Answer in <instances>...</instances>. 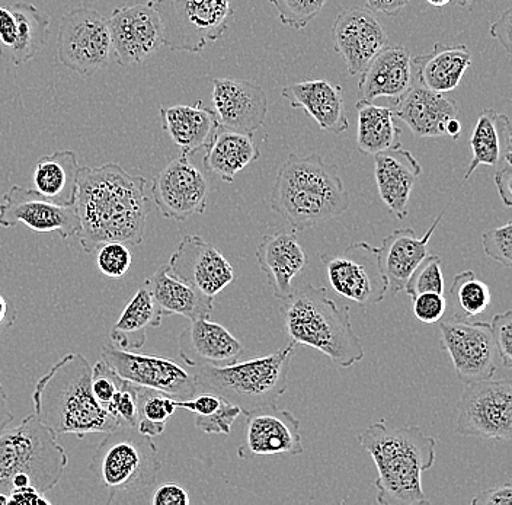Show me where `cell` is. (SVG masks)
Masks as SVG:
<instances>
[{"label": "cell", "mask_w": 512, "mask_h": 505, "mask_svg": "<svg viewBox=\"0 0 512 505\" xmlns=\"http://www.w3.org/2000/svg\"><path fill=\"white\" fill-rule=\"evenodd\" d=\"M11 11L16 21V41L9 54L14 65L22 66L46 46L50 17L27 2H15Z\"/></svg>", "instance_id": "8d00e7d4"}, {"label": "cell", "mask_w": 512, "mask_h": 505, "mask_svg": "<svg viewBox=\"0 0 512 505\" xmlns=\"http://www.w3.org/2000/svg\"><path fill=\"white\" fill-rule=\"evenodd\" d=\"M512 504V485L511 482L498 485V487L488 488L480 491L473 497L472 505H511Z\"/></svg>", "instance_id": "816d5d0a"}, {"label": "cell", "mask_w": 512, "mask_h": 505, "mask_svg": "<svg viewBox=\"0 0 512 505\" xmlns=\"http://www.w3.org/2000/svg\"><path fill=\"white\" fill-rule=\"evenodd\" d=\"M296 343L290 341L268 356L238 361L224 367H198V392L216 393L238 405L242 414L256 409L277 407L278 399L287 391Z\"/></svg>", "instance_id": "ba28073f"}, {"label": "cell", "mask_w": 512, "mask_h": 505, "mask_svg": "<svg viewBox=\"0 0 512 505\" xmlns=\"http://www.w3.org/2000/svg\"><path fill=\"white\" fill-rule=\"evenodd\" d=\"M150 503L153 505H190L191 500L184 488L176 484H165L156 488Z\"/></svg>", "instance_id": "f907efd6"}, {"label": "cell", "mask_w": 512, "mask_h": 505, "mask_svg": "<svg viewBox=\"0 0 512 505\" xmlns=\"http://www.w3.org/2000/svg\"><path fill=\"white\" fill-rule=\"evenodd\" d=\"M328 0H270L277 9L281 24L293 30H303L313 21Z\"/></svg>", "instance_id": "ab89813d"}, {"label": "cell", "mask_w": 512, "mask_h": 505, "mask_svg": "<svg viewBox=\"0 0 512 505\" xmlns=\"http://www.w3.org/2000/svg\"><path fill=\"white\" fill-rule=\"evenodd\" d=\"M222 404V396L210 392H198L194 398L175 401L176 408L188 409L195 415L213 414Z\"/></svg>", "instance_id": "681fc988"}, {"label": "cell", "mask_w": 512, "mask_h": 505, "mask_svg": "<svg viewBox=\"0 0 512 505\" xmlns=\"http://www.w3.org/2000/svg\"><path fill=\"white\" fill-rule=\"evenodd\" d=\"M332 37L351 76L360 75L389 44L383 25L366 8H352L339 14L332 25Z\"/></svg>", "instance_id": "ffe728a7"}, {"label": "cell", "mask_w": 512, "mask_h": 505, "mask_svg": "<svg viewBox=\"0 0 512 505\" xmlns=\"http://www.w3.org/2000/svg\"><path fill=\"white\" fill-rule=\"evenodd\" d=\"M213 107L220 127L254 136L267 120V92L249 81L217 78L213 81Z\"/></svg>", "instance_id": "44dd1931"}, {"label": "cell", "mask_w": 512, "mask_h": 505, "mask_svg": "<svg viewBox=\"0 0 512 505\" xmlns=\"http://www.w3.org/2000/svg\"><path fill=\"white\" fill-rule=\"evenodd\" d=\"M303 452L300 421L293 412L271 407L246 414L245 439L238 449L240 459L299 456Z\"/></svg>", "instance_id": "ac0fdd59"}, {"label": "cell", "mask_w": 512, "mask_h": 505, "mask_svg": "<svg viewBox=\"0 0 512 505\" xmlns=\"http://www.w3.org/2000/svg\"><path fill=\"white\" fill-rule=\"evenodd\" d=\"M367 5L387 17H396L409 5V0H367Z\"/></svg>", "instance_id": "680465c9"}, {"label": "cell", "mask_w": 512, "mask_h": 505, "mask_svg": "<svg viewBox=\"0 0 512 505\" xmlns=\"http://www.w3.org/2000/svg\"><path fill=\"white\" fill-rule=\"evenodd\" d=\"M329 286L339 296L363 308L379 305L387 292L379 251L366 242H355L342 252L320 255Z\"/></svg>", "instance_id": "7c38bea8"}, {"label": "cell", "mask_w": 512, "mask_h": 505, "mask_svg": "<svg viewBox=\"0 0 512 505\" xmlns=\"http://www.w3.org/2000/svg\"><path fill=\"white\" fill-rule=\"evenodd\" d=\"M406 293L414 299L422 293L444 294V277L441 270V258L438 255H428L409 277L405 286Z\"/></svg>", "instance_id": "60d3db41"}, {"label": "cell", "mask_w": 512, "mask_h": 505, "mask_svg": "<svg viewBox=\"0 0 512 505\" xmlns=\"http://www.w3.org/2000/svg\"><path fill=\"white\" fill-rule=\"evenodd\" d=\"M441 348L453 361L457 376L464 383L492 379L498 357L491 325L478 321L441 319Z\"/></svg>", "instance_id": "5bb4252c"}, {"label": "cell", "mask_w": 512, "mask_h": 505, "mask_svg": "<svg viewBox=\"0 0 512 505\" xmlns=\"http://www.w3.org/2000/svg\"><path fill=\"white\" fill-rule=\"evenodd\" d=\"M454 2H456L457 5L460 6V8H464V6L470 5V3L473 2V0H454Z\"/></svg>", "instance_id": "e7e4bbea"}, {"label": "cell", "mask_w": 512, "mask_h": 505, "mask_svg": "<svg viewBox=\"0 0 512 505\" xmlns=\"http://www.w3.org/2000/svg\"><path fill=\"white\" fill-rule=\"evenodd\" d=\"M291 108H302L320 129L342 134L350 129L344 94L339 85L326 81L291 83L281 89Z\"/></svg>", "instance_id": "83f0119b"}, {"label": "cell", "mask_w": 512, "mask_h": 505, "mask_svg": "<svg viewBox=\"0 0 512 505\" xmlns=\"http://www.w3.org/2000/svg\"><path fill=\"white\" fill-rule=\"evenodd\" d=\"M16 41V21L11 8L0 6V51L11 50Z\"/></svg>", "instance_id": "db71d44e"}, {"label": "cell", "mask_w": 512, "mask_h": 505, "mask_svg": "<svg viewBox=\"0 0 512 505\" xmlns=\"http://www.w3.org/2000/svg\"><path fill=\"white\" fill-rule=\"evenodd\" d=\"M69 465V456L50 428L35 415L0 436V494L34 487L41 492L57 487Z\"/></svg>", "instance_id": "52a82bcc"}, {"label": "cell", "mask_w": 512, "mask_h": 505, "mask_svg": "<svg viewBox=\"0 0 512 505\" xmlns=\"http://www.w3.org/2000/svg\"><path fill=\"white\" fill-rule=\"evenodd\" d=\"M9 504L18 505H50L38 489L34 487L14 488L9 492Z\"/></svg>", "instance_id": "9f6ffc18"}, {"label": "cell", "mask_w": 512, "mask_h": 505, "mask_svg": "<svg viewBox=\"0 0 512 505\" xmlns=\"http://www.w3.org/2000/svg\"><path fill=\"white\" fill-rule=\"evenodd\" d=\"M118 382H120V375L104 360H99L92 367V392L105 409L110 404L114 393L117 392Z\"/></svg>", "instance_id": "7dc6e473"}, {"label": "cell", "mask_w": 512, "mask_h": 505, "mask_svg": "<svg viewBox=\"0 0 512 505\" xmlns=\"http://www.w3.org/2000/svg\"><path fill=\"white\" fill-rule=\"evenodd\" d=\"M360 75L358 101L402 97L412 86L411 53L403 46L387 44Z\"/></svg>", "instance_id": "4316f807"}, {"label": "cell", "mask_w": 512, "mask_h": 505, "mask_svg": "<svg viewBox=\"0 0 512 505\" xmlns=\"http://www.w3.org/2000/svg\"><path fill=\"white\" fill-rule=\"evenodd\" d=\"M80 245L88 254L99 246L121 242L139 246L149 219L146 180L128 174L118 163L82 166L76 196Z\"/></svg>", "instance_id": "6da1fadb"}, {"label": "cell", "mask_w": 512, "mask_h": 505, "mask_svg": "<svg viewBox=\"0 0 512 505\" xmlns=\"http://www.w3.org/2000/svg\"><path fill=\"white\" fill-rule=\"evenodd\" d=\"M175 398L155 389L137 386V431L147 437H158L175 414Z\"/></svg>", "instance_id": "f35d334b"}, {"label": "cell", "mask_w": 512, "mask_h": 505, "mask_svg": "<svg viewBox=\"0 0 512 505\" xmlns=\"http://www.w3.org/2000/svg\"><path fill=\"white\" fill-rule=\"evenodd\" d=\"M104 436L89 469L107 492L105 503L143 501L144 495L155 487L162 469L158 446L152 437L130 425L120 424Z\"/></svg>", "instance_id": "8992f818"}, {"label": "cell", "mask_w": 512, "mask_h": 505, "mask_svg": "<svg viewBox=\"0 0 512 505\" xmlns=\"http://www.w3.org/2000/svg\"><path fill=\"white\" fill-rule=\"evenodd\" d=\"M101 360L123 379L142 388L166 393L176 401L194 398L198 393L195 373L187 372L175 361L139 354L136 351L120 350L111 344L102 347Z\"/></svg>", "instance_id": "4fadbf2b"}, {"label": "cell", "mask_w": 512, "mask_h": 505, "mask_svg": "<svg viewBox=\"0 0 512 505\" xmlns=\"http://www.w3.org/2000/svg\"><path fill=\"white\" fill-rule=\"evenodd\" d=\"M446 136L450 137L454 142H457V140L460 139V136H462V124H460V121L457 120V118H451V120L448 121L446 126Z\"/></svg>", "instance_id": "94428289"}, {"label": "cell", "mask_w": 512, "mask_h": 505, "mask_svg": "<svg viewBox=\"0 0 512 505\" xmlns=\"http://www.w3.org/2000/svg\"><path fill=\"white\" fill-rule=\"evenodd\" d=\"M431 6H437V8H441V6H447L448 3L454 2V0H427Z\"/></svg>", "instance_id": "6125c7cd"}, {"label": "cell", "mask_w": 512, "mask_h": 505, "mask_svg": "<svg viewBox=\"0 0 512 505\" xmlns=\"http://www.w3.org/2000/svg\"><path fill=\"white\" fill-rule=\"evenodd\" d=\"M485 254L504 267H512V223L486 230L482 235Z\"/></svg>", "instance_id": "f6af8a7d"}, {"label": "cell", "mask_w": 512, "mask_h": 505, "mask_svg": "<svg viewBox=\"0 0 512 505\" xmlns=\"http://www.w3.org/2000/svg\"><path fill=\"white\" fill-rule=\"evenodd\" d=\"M133 255L130 246L121 242H108L96 249V265L101 274L110 278L126 276L130 270Z\"/></svg>", "instance_id": "b9f144b4"}, {"label": "cell", "mask_w": 512, "mask_h": 505, "mask_svg": "<svg viewBox=\"0 0 512 505\" xmlns=\"http://www.w3.org/2000/svg\"><path fill=\"white\" fill-rule=\"evenodd\" d=\"M392 101L396 117L422 139L446 136L448 121L459 117V105L454 99L421 85H412L402 97Z\"/></svg>", "instance_id": "603a6c76"}, {"label": "cell", "mask_w": 512, "mask_h": 505, "mask_svg": "<svg viewBox=\"0 0 512 505\" xmlns=\"http://www.w3.org/2000/svg\"><path fill=\"white\" fill-rule=\"evenodd\" d=\"M270 207L293 230L303 232L341 217L350 209V193L334 163L319 155L291 153L278 169Z\"/></svg>", "instance_id": "277c9868"}, {"label": "cell", "mask_w": 512, "mask_h": 505, "mask_svg": "<svg viewBox=\"0 0 512 505\" xmlns=\"http://www.w3.org/2000/svg\"><path fill=\"white\" fill-rule=\"evenodd\" d=\"M290 341L325 354L338 369H350L364 359V348L351 322L350 306H338L325 287L306 284L294 290L281 308Z\"/></svg>", "instance_id": "5b68a950"}, {"label": "cell", "mask_w": 512, "mask_h": 505, "mask_svg": "<svg viewBox=\"0 0 512 505\" xmlns=\"http://www.w3.org/2000/svg\"><path fill=\"white\" fill-rule=\"evenodd\" d=\"M495 185L498 188L499 197L507 207L512 206V166L511 152L504 156V166L496 172Z\"/></svg>", "instance_id": "f5cc1de1"}, {"label": "cell", "mask_w": 512, "mask_h": 505, "mask_svg": "<svg viewBox=\"0 0 512 505\" xmlns=\"http://www.w3.org/2000/svg\"><path fill=\"white\" fill-rule=\"evenodd\" d=\"M16 225H25L35 232H56L62 239L78 236L80 229L75 206H59L21 185L11 187L0 203V226Z\"/></svg>", "instance_id": "e0dca14e"}, {"label": "cell", "mask_w": 512, "mask_h": 505, "mask_svg": "<svg viewBox=\"0 0 512 505\" xmlns=\"http://www.w3.org/2000/svg\"><path fill=\"white\" fill-rule=\"evenodd\" d=\"M18 318L14 302L0 290V338L14 326Z\"/></svg>", "instance_id": "6f0895ef"}, {"label": "cell", "mask_w": 512, "mask_h": 505, "mask_svg": "<svg viewBox=\"0 0 512 505\" xmlns=\"http://www.w3.org/2000/svg\"><path fill=\"white\" fill-rule=\"evenodd\" d=\"M358 114L357 147L364 155H377L400 146L402 129L393 110L370 101L355 104Z\"/></svg>", "instance_id": "d590c367"}, {"label": "cell", "mask_w": 512, "mask_h": 505, "mask_svg": "<svg viewBox=\"0 0 512 505\" xmlns=\"http://www.w3.org/2000/svg\"><path fill=\"white\" fill-rule=\"evenodd\" d=\"M107 411L117 418L118 423L136 427L139 414H137V385L120 376L117 392L114 393Z\"/></svg>", "instance_id": "7bdbcfd3"}, {"label": "cell", "mask_w": 512, "mask_h": 505, "mask_svg": "<svg viewBox=\"0 0 512 505\" xmlns=\"http://www.w3.org/2000/svg\"><path fill=\"white\" fill-rule=\"evenodd\" d=\"M255 257L259 268L267 274L275 297L283 302L293 294V280L309 262L296 230L265 235L256 248Z\"/></svg>", "instance_id": "d4e9b609"}, {"label": "cell", "mask_w": 512, "mask_h": 505, "mask_svg": "<svg viewBox=\"0 0 512 505\" xmlns=\"http://www.w3.org/2000/svg\"><path fill=\"white\" fill-rule=\"evenodd\" d=\"M448 299V312L444 313L443 319L473 321L491 305V292L472 270H467L454 277Z\"/></svg>", "instance_id": "74e56055"}, {"label": "cell", "mask_w": 512, "mask_h": 505, "mask_svg": "<svg viewBox=\"0 0 512 505\" xmlns=\"http://www.w3.org/2000/svg\"><path fill=\"white\" fill-rule=\"evenodd\" d=\"M178 348L179 357L192 369L230 366L245 353V347L229 329L208 318L190 321L179 335Z\"/></svg>", "instance_id": "7402d4cb"}, {"label": "cell", "mask_w": 512, "mask_h": 505, "mask_svg": "<svg viewBox=\"0 0 512 505\" xmlns=\"http://www.w3.org/2000/svg\"><path fill=\"white\" fill-rule=\"evenodd\" d=\"M470 65L472 54L466 46L443 43L435 44L428 53L418 54L412 59L418 85L440 94L454 91Z\"/></svg>", "instance_id": "4dcf8cb0"}, {"label": "cell", "mask_w": 512, "mask_h": 505, "mask_svg": "<svg viewBox=\"0 0 512 505\" xmlns=\"http://www.w3.org/2000/svg\"><path fill=\"white\" fill-rule=\"evenodd\" d=\"M108 19L98 11L79 6L64 15L57 35V60L80 76L95 75L111 59Z\"/></svg>", "instance_id": "8fae6325"}, {"label": "cell", "mask_w": 512, "mask_h": 505, "mask_svg": "<svg viewBox=\"0 0 512 505\" xmlns=\"http://www.w3.org/2000/svg\"><path fill=\"white\" fill-rule=\"evenodd\" d=\"M456 434L478 439L510 441L512 437V380L466 383L457 404Z\"/></svg>", "instance_id": "30bf717a"}, {"label": "cell", "mask_w": 512, "mask_h": 505, "mask_svg": "<svg viewBox=\"0 0 512 505\" xmlns=\"http://www.w3.org/2000/svg\"><path fill=\"white\" fill-rule=\"evenodd\" d=\"M15 415L12 414L11 408H9L8 393L5 388L0 385V436L11 427L14 423Z\"/></svg>", "instance_id": "91938a15"}, {"label": "cell", "mask_w": 512, "mask_h": 505, "mask_svg": "<svg viewBox=\"0 0 512 505\" xmlns=\"http://www.w3.org/2000/svg\"><path fill=\"white\" fill-rule=\"evenodd\" d=\"M0 56H2V51H0Z\"/></svg>", "instance_id": "03108f58"}, {"label": "cell", "mask_w": 512, "mask_h": 505, "mask_svg": "<svg viewBox=\"0 0 512 505\" xmlns=\"http://www.w3.org/2000/svg\"><path fill=\"white\" fill-rule=\"evenodd\" d=\"M162 312L152 294L142 287L124 308L117 324L111 329V345L120 350L137 351L144 347L147 329L162 325Z\"/></svg>", "instance_id": "836d02e7"}, {"label": "cell", "mask_w": 512, "mask_h": 505, "mask_svg": "<svg viewBox=\"0 0 512 505\" xmlns=\"http://www.w3.org/2000/svg\"><path fill=\"white\" fill-rule=\"evenodd\" d=\"M162 25L163 46L201 53L216 43L235 15L230 0H152Z\"/></svg>", "instance_id": "9c48e42d"}, {"label": "cell", "mask_w": 512, "mask_h": 505, "mask_svg": "<svg viewBox=\"0 0 512 505\" xmlns=\"http://www.w3.org/2000/svg\"><path fill=\"white\" fill-rule=\"evenodd\" d=\"M208 182L200 169L182 153L156 175L152 197L165 219L185 222L207 209Z\"/></svg>", "instance_id": "9a60e30c"}, {"label": "cell", "mask_w": 512, "mask_h": 505, "mask_svg": "<svg viewBox=\"0 0 512 505\" xmlns=\"http://www.w3.org/2000/svg\"><path fill=\"white\" fill-rule=\"evenodd\" d=\"M512 9L508 8L504 14L501 15V18L492 25L491 35L496 38V40L501 43V46L504 47L505 51L508 54L512 53Z\"/></svg>", "instance_id": "11a10c76"}, {"label": "cell", "mask_w": 512, "mask_h": 505, "mask_svg": "<svg viewBox=\"0 0 512 505\" xmlns=\"http://www.w3.org/2000/svg\"><path fill=\"white\" fill-rule=\"evenodd\" d=\"M32 405L35 417L57 436H104L120 425L95 398L92 366L82 354H67L38 380Z\"/></svg>", "instance_id": "7a4b0ae2"}, {"label": "cell", "mask_w": 512, "mask_h": 505, "mask_svg": "<svg viewBox=\"0 0 512 505\" xmlns=\"http://www.w3.org/2000/svg\"><path fill=\"white\" fill-rule=\"evenodd\" d=\"M144 287L166 315H181L190 321L210 318L214 309V297L198 292L190 284L172 276L168 265H162L152 277L146 278Z\"/></svg>", "instance_id": "f546056e"}, {"label": "cell", "mask_w": 512, "mask_h": 505, "mask_svg": "<svg viewBox=\"0 0 512 505\" xmlns=\"http://www.w3.org/2000/svg\"><path fill=\"white\" fill-rule=\"evenodd\" d=\"M108 28L111 50L120 66L140 65L163 46L162 25L152 2L114 9Z\"/></svg>", "instance_id": "2e32d148"}, {"label": "cell", "mask_w": 512, "mask_h": 505, "mask_svg": "<svg viewBox=\"0 0 512 505\" xmlns=\"http://www.w3.org/2000/svg\"><path fill=\"white\" fill-rule=\"evenodd\" d=\"M492 340H494L496 357L505 369L512 367V310L498 313L491 324Z\"/></svg>", "instance_id": "bcb514c9"}, {"label": "cell", "mask_w": 512, "mask_h": 505, "mask_svg": "<svg viewBox=\"0 0 512 505\" xmlns=\"http://www.w3.org/2000/svg\"><path fill=\"white\" fill-rule=\"evenodd\" d=\"M168 267L172 276L208 297H216L236 280L235 270L222 252L198 235L182 238Z\"/></svg>", "instance_id": "d6986e66"}, {"label": "cell", "mask_w": 512, "mask_h": 505, "mask_svg": "<svg viewBox=\"0 0 512 505\" xmlns=\"http://www.w3.org/2000/svg\"><path fill=\"white\" fill-rule=\"evenodd\" d=\"M9 504V495L8 494H0V505H8Z\"/></svg>", "instance_id": "be15d7a7"}, {"label": "cell", "mask_w": 512, "mask_h": 505, "mask_svg": "<svg viewBox=\"0 0 512 505\" xmlns=\"http://www.w3.org/2000/svg\"><path fill=\"white\" fill-rule=\"evenodd\" d=\"M443 214L441 213L434 220L431 228L421 238L416 236L414 229H398L386 236L382 241V246L377 248L380 268H382L383 276L387 281V290H390L393 296L405 290L409 277L412 276L418 265L430 255L428 254V242L440 225Z\"/></svg>", "instance_id": "cb8c5ba5"}, {"label": "cell", "mask_w": 512, "mask_h": 505, "mask_svg": "<svg viewBox=\"0 0 512 505\" xmlns=\"http://www.w3.org/2000/svg\"><path fill=\"white\" fill-rule=\"evenodd\" d=\"M259 155L261 153L251 134L220 127L210 145L206 147L203 162L208 172L230 184L246 166L258 161Z\"/></svg>", "instance_id": "d6a6232c"}, {"label": "cell", "mask_w": 512, "mask_h": 505, "mask_svg": "<svg viewBox=\"0 0 512 505\" xmlns=\"http://www.w3.org/2000/svg\"><path fill=\"white\" fill-rule=\"evenodd\" d=\"M78 155L57 150L37 162L32 175L35 191L59 206H75L79 180Z\"/></svg>", "instance_id": "1f68e13d"}, {"label": "cell", "mask_w": 512, "mask_h": 505, "mask_svg": "<svg viewBox=\"0 0 512 505\" xmlns=\"http://www.w3.org/2000/svg\"><path fill=\"white\" fill-rule=\"evenodd\" d=\"M374 166L380 198L396 219L405 220L412 188L422 174L421 163L412 152L399 146L374 155Z\"/></svg>", "instance_id": "484cf974"}, {"label": "cell", "mask_w": 512, "mask_h": 505, "mask_svg": "<svg viewBox=\"0 0 512 505\" xmlns=\"http://www.w3.org/2000/svg\"><path fill=\"white\" fill-rule=\"evenodd\" d=\"M415 318L422 324H435L447 312V299L444 294L422 293L412 299Z\"/></svg>", "instance_id": "c3c4849f"}, {"label": "cell", "mask_w": 512, "mask_h": 505, "mask_svg": "<svg viewBox=\"0 0 512 505\" xmlns=\"http://www.w3.org/2000/svg\"><path fill=\"white\" fill-rule=\"evenodd\" d=\"M511 145V123L505 114L496 113L494 108H486L479 114L470 137L473 158L469 163L463 182L469 181L479 166H496L504 159L502 147ZM510 153V152H508Z\"/></svg>", "instance_id": "e575fe53"}, {"label": "cell", "mask_w": 512, "mask_h": 505, "mask_svg": "<svg viewBox=\"0 0 512 505\" xmlns=\"http://www.w3.org/2000/svg\"><path fill=\"white\" fill-rule=\"evenodd\" d=\"M242 414V409L238 405L230 404L229 401L222 398L220 407L208 415H195V427L206 434H223L229 436L232 431V425Z\"/></svg>", "instance_id": "ee69618b"}, {"label": "cell", "mask_w": 512, "mask_h": 505, "mask_svg": "<svg viewBox=\"0 0 512 505\" xmlns=\"http://www.w3.org/2000/svg\"><path fill=\"white\" fill-rule=\"evenodd\" d=\"M361 447L377 468V503L382 505L430 504L422 488V473L435 463L437 440L416 425L389 427L377 421L358 436Z\"/></svg>", "instance_id": "3957f363"}, {"label": "cell", "mask_w": 512, "mask_h": 505, "mask_svg": "<svg viewBox=\"0 0 512 505\" xmlns=\"http://www.w3.org/2000/svg\"><path fill=\"white\" fill-rule=\"evenodd\" d=\"M159 110L163 130L188 156L206 149L220 129L216 113L204 107L201 99L194 105H174Z\"/></svg>", "instance_id": "f1b7e54d"}]
</instances>
